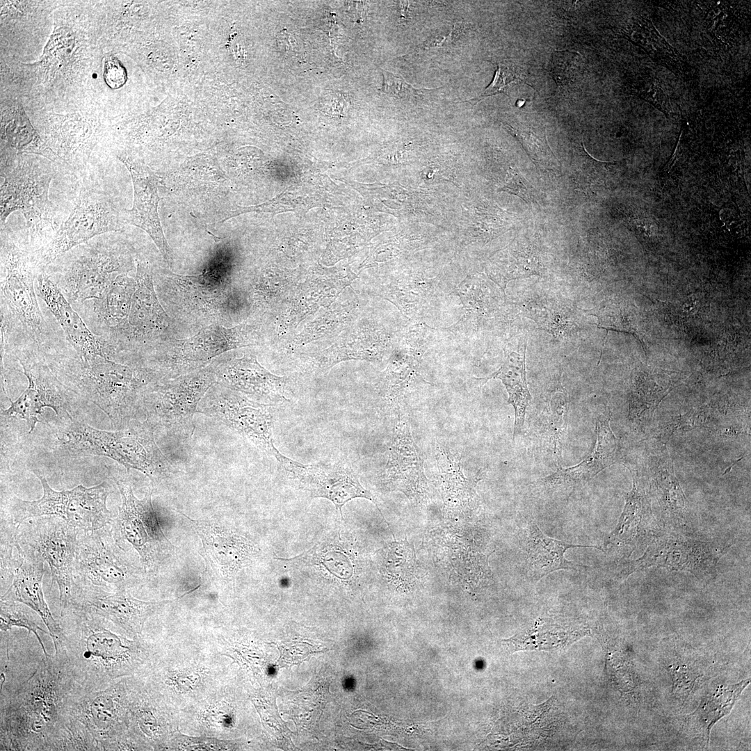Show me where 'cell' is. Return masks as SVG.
I'll list each match as a JSON object with an SVG mask.
<instances>
[{"mask_svg": "<svg viewBox=\"0 0 751 751\" xmlns=\"http://www.w3.org/2000/svg\"><path fill=\"white\" fill-rule=\"evenodd\" d=\"M63 636L54 656L78 686L106 687L133 672L144 656L143 646L119 633V628L70 602L61 610Z\"/></svg>", "mask_w": 751, "mask_h": 751, "instance_id": "6da1fadb", "label": "cell"}, {"mask_svg": "<svg viewBox=\"0 0 751 751\" xmlns=\"http://www.w3.org/2000/svg\"><path fill=\"white\" fill-rule=\"evenodd\" d=\"M75 686L54 655H44L24 681L1 692L0 750H44Z\"/></svg>", "mask_w": 751, "mask_h": 751, "instance_id": "7a4b0ae2", "label": "cell"}, {"mask_svg": "<svg viewBox=\"0 0 751 751\" xmlns=\"http://www.w3.org/2000/svg\"><path fill=\"white\" fill-rule=\"evenodd\" d=\"M155 426L146 419H132L114 432L100 430L71 419L63 444L72 453L108 457L137 469L154 484L170 476L172 466L154 439Z\"/></svg>", "mask_w": 751, "mask_h": 751, "instance_id": "3957f363", "label": "cell"}, {"mask_svg": "<svg viewBox=\"0 0 751 751\" xmlns=\"http://www.w3.org/2000/svg\"><path fill=\"white\" fill-rule=\"evenodd\" d=\"M1 226L12 212L19 211L29 230L40 234L52 226V204L49 199L54 170L49 161L29 155L18 157L15 165L1 166Z\"/></svg>", "mask_w": 751, "mask_h": 751, "instance_id": "277c9868", "label": "cell"}, {"mask_svg": "<svg viewBox=\"0 0 751 751\" xmlns=\"http://www.w3.org/2000/svg\"><path fill=\"white\" fill-rule=\"evenodd\" d=\"M216 383L211 364L177 377L162 378L145 390L142 403L147 419L155 427L188 437L193 434V417L207 391Z\"/></svg>", "mask_w": 751, "mask_h": 751, "instance_id": "5b68a950", "label": "cell"}, {"mask_svg": "<svg viewBox=\"0 0 751 751\" xmlns=\"http://www.w3.org/2000/svg\"><path fill=\"white\" fill-rule=\"evenodd\" d=\"M125 223L126 210L118 209L107 191L83 186L70 215L40 254V264H48L96 236L120 230Z\"/></svg>", "mask_w": 751, "mask_h": 751, "instance_id": "8992f818", "label": "cell"}, {"mask_svg": "<svg viewBox=\"0 0 751 751\" xmlns=\"http://www.w3.org/2000/svg\"><path fill=\"white\" fill-rule=\"evenodd\" d=\"M79 531L58 516L36 517L16 527V541L33 550L48 564L52 581L58 586L61 610L68 606L72 598Z\"/></svg>", "mask_w": 751, "mask_h": 751, "instance_id": "52a82bcc", "label": "cell"}, {"mask_svg": "<svg viewBox=\"0 0 751 751\" xmlns=\"http://www.w3.org/2000/svg\"><path fill=\"white\" fill-rule=\"evenodd\" d=\"M197 411L235 430L279 463L284 458L274 444L273 416L269 405L215 383L200 401Z\"/></svg>", "mask_w": 751, "mask_h": 751, "instance_id": "ba28073f", "label": "cell"}, {"mask_svg": "<svg viewBox=\"0 0 751 751\" xmlns=\"http://www.w3.org/2000/svg\"><path fill=\"white\" fill-rule=\"evenodd\" d=\"M122 505L114 521L113 538L120 547L127 543L139 555L145 571H153L170 552L172 546L163 532L152 502V492L142 499L134 494L131 485L116 481Z\"/></svg>", "mask_w": 751, "mask_h": 751, "instance_id": "9c48e42d", "label": "cell"}, {"mask_svg": "<svg viewBox=\"0 0 751 751\" xmlns=\"http://www.w3.org/2000/svg\"><path fill=\"white\" fill-rule=\"evenodd\" d=\"M86 389L92 401L110 417L116 427L122 428L136 414L142 403L145 387L150 380L145 373L108 358L97 357L84 363Z\"/></svg>", "mask_w": 751, "mask_h": 751, "instance_id": "30bf717a", "label": "cell"}, {"mask_svg": "<svg viewBox=\"0 0 751 751\" xmlns=\"http://www.w3.org/2000/svg\"><path fill=\"white\" fill-rule=\"evenodd\" d=\"M119 546L107 528L78 535L74 573L86 588L106 592L127 590L136 579L132 566L120 555Z\"/></svg>", "mask_w": 751, "mask_h": 751, "instance_id": "8fae6325", "label": "cell"}, {"mask_svg": "<svg viewBox=\"0 0 751 751\" xmlns=\"http://www.w3.org/2000/svg\"><path fill=\"white\" fill-rule=\"evenodd\" d=\"M1 236L2 302L25 330L37 338L43 332L44 321L34 289L32 257L4 232Z\"/></svg>", "mask_w": 751, "mask_h": 751, "instance_id": "7c38bea8", "label": "cell"}, {"mask_svg": "<svg viewBox=\"0 0 751 751\" xmlns=\"http://www.w3.org/2000/svg\"><path fill=\"white\" fill-rule=\"evenodd\" d=\"M727 546L703 542L677 533L656 537L642 557L630 560L633 572L651 566L689 572L702 581L716 576V565Z\"/></svg>", "mask_w": 751, "mask_h": 751, "instance_id": "4fadbf2b", "label": "cell"}, {"mask_svg": "<svg viewBox=\"0 0 751 751\" xmlns=\"http://www.w3.org/2000/svg\"><path fill=\"white\" fill-rule=\"evenodd\" d=\"M406 412L404 406L394 414L393 435L380 483L384 490L401 492L411 502L421 505L428 499L429 487Z\"/></svg>", "mask_w": 751, "mask_h": 751, "instance_id": "5bb4252c", "label": "cell"}, {"mask_svg": "<svg viewBox=\"0 0 751 751\" xmlns=\"http://www.w3.org/2000/svg\"><path fill=\"white\" fill-rule=\"evenodd\" d=\"M251 330L242 325L232 328L211 325L198 334L176 341L161 362L162 378H170L206 367L227 350L251 345Z\"/></svg>", "mask_w": 751, "mask_h": 751, "instance_id": "9a60e30c", "label": "cell"}, {"mask_svg": "<svg viewBox=\"0 0 751 751\" xmlns=\"http://www.w3.org/2000/svg\"><path fill=\"white\" fill-rule=\"evenodd\" d=\"M122 255L107 244L93 243L68 265L63 280V292L70 302L102 297L113 281L122 274Z\"/></svg>", "mask_w": 751, "mask_h": 751, "instance_id": "2e32d148", "label": "cell"}, {"mask_svg": "<svg viewBox=\"0 0 751 751\" xmlns=\"http://www.w3.org/2000/svg\"><path fill=\"white\" fill-rule=\"evenodd\" d=\"M124 698L120 682L95 689L76 685L69 697L68 713L85 725L102 750L106 743L122 732Z\"/></svg>", "mask_w": 751, "mask_h": 751, "instance_id": "e0dca14e", "label": "cell"}, {"mask_svg": "<svg viewBox=\"0 0 751 751\" xmlns=\"http://www.w3.org/2000/svg\"><path fill=\"white\" fill-rule=\"evenodd\" d=\"M312 497L331 501L343 519L342 506L355 498H364L374 503L380 514L374 496L360 483L355 473L344 462L305 465L284 457L280 463Z\"/></svg>", "mask_w": 751, "mask_h": 751, "instance_id": "ac0fdd59", "label": "cell"}, {"mask_svg": "<svg viewBox=\"0 0 751 751\" xmlns=\"http://www.w3.org/2000/svg\"><path fill=\"white\" fill-rule=\"evenodd\" d=\"M184 516L200 538L202 547L200 553L211 575L218 581L234 585L238 572L254 554V547L231 528Z\"/></svg>", "mask_w": 751, "mask_h": 751, "instance_id": "d6986e66", "label": "cell"}, {"mask_svg": "<svg viewBox=\"0 0 751 751\" xmlns=\"http://www.w3.org/2000/svg\"><path fill=\"white\" fill-rule=\"evenodd\" d=\"M632 490L625 497V505L614 530L606 537L604 547L628 558L637 548L651 543L656 538V525L651 510L649 492L638 470L632 471Z\"/></svg>", "mask_w": 751, "mask_h": 751, "instance_id": "ffe728a7", "label": "cell"}, {"mask_svg": "<svg viewBox=\"0 0 751 751\" xmlns=\"http://www.w3.org/2000/svg\"><path fill=\"white\" fill-rule=\"evenodd\" d=\"M72 602L111 622L128 636L142 633L145 621L162 602L147 601L134 597L127 590L106 592L80 587L72 594Z\"/></svg>", "mask_w": 751, "mask_h": 751, "instance_id": "44dd1931", "label": "cell"}, {"mask_svg": "<svg viewBox=\"0 0 751 751\" xmlns=\"http://www.w3.org/2000/svg\"><path fill=\"white\" fill-rule=\"evenodd\" d=\"M15 547L17 555L14 558L13 579L1 595V600L22 603L37 613L47 627L54 647H56L63 639V632L45 599L42 590L45 562L33 550L20 545L16 539Z\"/></svg>", "mask_w": 751, "mask_h": 751, "instance_id": "7402d4cb", "label": "cell"}, {"mask_svg": "<svg viewBox=\"0 0 751 751\" xmlns=\"http://www.w3.org/2000/svg\"><path fill=\"white\" fill-rule=\"evenodd\" d=\"M211 364L216 383L225 387L265 401L266 404L287 401L288 379L270 373L254 356L223 358Z\"/></svg>", "mask_w": 751, "mask_h": 751, "instance_id": "603a6c76", "label": "cell"}, {"mask_svg": "<svg viewBox=\"0 0 751 751\" xmlns=\"http://www.w3.org/2000/svg\"><path fill=\"white\" fill-rule=\"evenodd\" d=\"M130 172L134 184V202L126 210L127 223L145 231L152 238L167 264L171 266L172 256L163 234L158 213L159 179L145 163L131 158L117 155Z\"/></svg>", "mask_w": 751, "mask_h": 751, "instance_id": "cb8c5ba5", "label": "cell"}, {"mask_svg": "<svg viewBox=\"0 0 751 751\" xmlns=\"http://www.w3.org/2000/svg\"><path fill=\"white\" fill-rule=\"evenodd\" d=\"M45 142L58 158L73 168L88 161L100 136L97 121L80 115H53L44 126Z\"/></svg>", "mask_w": 751, "mask_h": 751, "instance_id": "d4e9b609", "label": "cell"}, {"mask_svg": "<svg viewBox=\"0 0 751 751\" xmlns=\"http://www.w3.org/2000/svg\"><path fill=\"white\" fill-rule=\"evenodd\" d=\"M518 535L524 574L531 581H538L560 570L580 567L581 565L565 558V554L570 549L594 547L601 550L599 547L573 544L550 538L533 521L527 522Z\"/></svg>", "mask_w": 751, "mask_h": 751, "instance_id": "484cf974", "label": "cell"}, {"mask_svg": "<svg viewBox=\"0 0 751 751\" xmlns=\"http://www.w3.org/2000/svg\"><path fill=\"white\" fill-rule=\"evenodd\" d=\"M37 280L39 296L59 323L83 362L97 357L108 358L104 345L90 331L56 284L44 274L39 275Z\"/></svg>", "mask_w": 751, "mask_h": 751, "instance_id": "4316f807", "label": "cell"}, {"mask_svg": "<svg viewBox=\"0 0 751 751\" xmlns=\"http://www.w3.org/2000/svg\"><path fill=\"white\" fill-rule=\"evenodd\" d=\"M596 430V445L587 458L574 466L559 468L554 474L541 479V483L550 487L581 485L602 470L617 462L620 458L619 449L610 426L609 414L597 419Z\"/></svg>", "mask_w": 751, "mask_h": 751, "instance_id": "83f0119b", "label": "cell"}, {"mask_svg": "<svg viewBox=\"0 0 751 751\" xmlns=\"http://www.w3.org/2000/svg\"><path fill=\"white\" fill-rule=\"evenodd\" d=\"M435 452L444 512L450 515L471 513L480 502L475 489L476 481L465 476L460 457L439 442H436Z\"/></svg>", "mask_w": 751, "mask_h": 751, "instance_id": "f1b7e54d", "label": "cell"}, {"mask_svg": "<svg viewBox=\"0 0 751 751\" xmlns=\"http://www.w3.org/2000/svg\"><path fill=\"white\" fill-rule=\"evenodd\" d=\"M649 466L651 485L655 489L664 525L668 528H686L690 522V510L665 446L650 457Z\"/></svg>", "mask_w": 751, "mask_h": 751, "instance_id": "f546056e", "label": "cell"}, {"mask_svg": "<svg viewBox=\"0 0 751 751\" xmlns=\"http://www.w3.org/2000/svg\"><path fill=\"white\" fill-rule=\"evenodd\" d=\"M24 373L29 380L27 389L15 401H10V406L3 411L8 417L26 420L29 427V433L33 431L39 421L38 415L45 407H49L58 415L65 412L66 402L61 390L47 373L36 372L22 364Z\"/></svg>", "mask_w": 751, "mask_h": 751, "instance_id": "4dcf8cb0", "label": "cell"}, {"mask_svg": "<svg viewBox=\"0 0 751 751\" xmlns=\"http://www.w3.org/2000/svg\"><path fill=\"white\" fill-rule=\"evenodd\" d=\"M135 280L128 323L135 333L151 336L168 325V318L156 298L150 268L147 264L138 262Z\"/></svg>", "mask_w": 751, "mask_h": 751, "instance_id": "1f68e13d", "label": "cell"}, {"mask_svg": "<svg viewBox=\"0 0 751 751\" xmlns=\"http://www.w3.org/2000/svg\"><path fill=\"white\" fill-rule=\"evenodd\" d=\"M109 486L106 482L92 487L78 485L69 490L65 519L83 532H90L106 526L111 521L106 507Z\"/></svg>", "mask_w": 751, "mask_h": 751, "instance_id": "d6a6232c", "label": "cell"}, {"mask_svg": "<svg viewBox=\"0 0 751 751\" xmlns=\"http://www.w3.org/2000/svg\"><path fill=\"white\" fill-rule=\"evenodd\" d=\"M526 342L523 339L513 348L505 349L502 366L486 378V380L500 379L506 388L508 402L515 410L514 437L521 432L526 411L531 400L526 376Z\"/></svg>", "mask_w": 751, "mask_h": 751, "instance_id": "836d02e7", "label": "cell"}, {"mask_svg": "<svg viewBox=\"0 0 751 751\" xmlns=\"http://www.w3.org/2000/svg\"><path fill=\"white\" fill-rule=\"evenodd\" d=\"M588 632L586 627L540 619L530 629L502 643L512 653L520 650H552L567 645Z\"/></svg>", "mask_w": 751, "mask_h": 751, "instance_id": "e575fe53", "label": "cell"}, {"mask_svg": "<svg viewBox=\"0 0 751 751\" xmlns=\"http://www.w3.org/2000/svg\"><path fill=\"white\" fill-rule=\"evenodd\" d=\"M409 350L404 348L391 356L380 384L382 398L394 414L405 405L406 390L419 374L422 355L417 348Z\"/></svg>", "mask_w": 751, "mask_h": 751, "instance_id": "d590c367", "label": "cell"}, {"mask_svg": "<svg viewBox=\"0 0 751 751\" xmlns=\"http://www.w3.org/2000/svg\"><path fill=\"white\" fill-rule=\"evenodd\" d=\"M1 138L20 153L40 155L56 161L58 156L31 125L19 106L8 109L1 118Z\"/></svg>", "mask_w": 751, "mask_h": 751, "instance_id": "8d00e7d4", "label": "cell"}, {"mask_svg": "<svg viewBox=\"0 0 751 751\" xmlns=\"http://www.w3.org/2000/svg\"><path fill=\"white\" fill-rule=\"evenodd\" d=\"M135 288L136 280L122 273L95 300V309L104 323L113 329L127 328Z\"/></svg>", "mask_w": 751, "mask_h": 751, "instance_id": "74e56055", "label": "cell"}, {"mask_svg": "<svg viewBox=\"0 0 751 751\" xmlns=\"http://www.w3.org/2000/svg\"><path fill=\"white\" fill-rule=\"evenodd\" d=\"M35 474L41 482L43 495L35 501H24L17 497L12 499L10 514L16 527H19L27 519L44 516L65 518L68 490L55 491L42 474L37 471H35Z\"/></svg>", "mask_w": 751, "mask_h": 751, "instance_id": "f35d334b", "label": "cell"}, {"mask_svg": "<svg viewBox=\"0 0 751 751\" xmlns=\"http://www.w3.org/2000/svg\"><path fill=\"white\" fill-rule=\"evenodd\" d=\"M44 750H99V747L85 725L67 713L47 740Z\"/></svg>", "mask_w": 751, "mask_h": 751, "instance_id": "ab89813d", "label": "cell"}, {"mask_svg": "<svg viewBox=\"0 0 751 751\" xmlns=\"http://www.w3.org/2000/svg\"><path fill=\"white\" fill-rule=\"evenodd\" d=\"M39 615L26 605L15 601H0V629L6 631L13 627L25 628L38 639L45 656H49L38 631L47 632L41 627Z\"/></svg>", "mask_w": 751, "mask_h": 751, "instance_id": "60d3db41", "label": "cell"}, {"mask_svg": "<svg viewBox=\"0 0 751 751\" xmlns=\"http://www.w3.org/2000/svg\"><path fill=\"white\" fill-rule=\"evenodd\" d=\"M510 266L503 276L499 285L505 290L507 282L512 279L521 277H529L540 275L541 262L537 252L530 245L523 244L511 255Z\"/></svg>", "mask_w": 751, "mask_h": 751, "instance_id": "b9f144b4", "label": "cell"}, {"mask_svg": "<svg viewBox=\"0 0 751 751\" xmlns=\"http://www.w3.org/2000/svg\"><path fill=\"white\" fill-rule=\"evenodd\" d=\"M510 129L514 131V134L518 138L532 160H535L537 163L547 168L551 165L552 157H554V155L542 134H538L535 129H525L524 127L519 129L512 127Z\"/></svg>", "mask_w": 751, "mask_h": 751, "instance_id": "7bdbcfd3", "label": "cell"}, {"mask_svg": "<svg viewBox=\"0 0 751 751\" xmlns=\"http://www.w3.org/2000/svg\"><path fill=\"white\" fill-rule=\"evenodd\" d=\"M348 317L349 316L344 307H338L335 309V311L330 310L318 318L317 322L312 323L298 337V339L301 338L300 341L307 342L333 332L334 328H339L341 324H345L346 318Z\"/></svg>", "mask_w": 751, "mask_h": 751, "instance_id": "ee69618b", "label": "cell"}, {"mask_svg": "<svg viewBox=\"0 0 751 751\" xmlns=\"http://www.w3.org/2000/svg\"><path fill=\"white\" fill-rule=\"evenodd\" d=\"M580 67V56L574 52L556 51L553 54L551 72L559 85L572 81L578 74Z\"/></svg>", "mask_w": 751, "mask_h": 751, "instance_id": "f6af8a7d", "label": "cell"}, {"mask_svg": "<svg viewBox=\"0 0 751 751\" xmlns=\"http://www.w3.org/2000/svg\"><path fill=\"white\" fill-rule=\"evenodd\" d=\"M501 190L519 197L527 204L536 202L535 188L525 177L515 170H510L508 177Z\"/></svg>", "mask_w": 751, "mask_h": 751, "instance_id": "bcb514c9", "label": "cell"}, {"mask_svg": "<svg viewBox=\"0 0 751 751\" xmlns=\"http://www.w3.org/2000/svg\"><path fill=\"white\" fill-rule=\"evenodd\" d=\"M383 83L380 90L388 95L404 97L407 95L417 96L424 90L417 89L407 83L401 76H396L387 70H382Z\"/></svg>", "mask_w": 751, "mask_h": 751, "instance_id": "7dc6e473", "label": "cell"}, {"mask_svg": "<svg viewBox=\"0 0 751 751\" xmlns=\"http://www.w3.org/2000/svg\"><path fill=\"white\" fill-rule=\"evenodd\" d=\"M104 69V78L109 87L118 88L124 84L127 80L126 71L117 58L112 56L107 57Z\"/></svg>", "mask_w": 751, "mask_h": 751, "instance_id": "c3c4849f", "label": "cell"}, {"mask_svg": "<svg viewBox=\"0 0 751 751\" xmlns=\"http://www.w3.org/2000/svg\"><path fill=\"white\" fill-rule=\"evenodd\" d=\"M508 79V76L506 74L503 68L499 65L492 83L485 90L483 94L481 96V98L503 92V89L510 84V83L508 82V81H507Z\"/></svg>", "mask_w": 751, "mask_h": 751, "instance_id": "681fc988", "label": "cell"}, {"mask_svg": "<svg viewBox=\"0 0 751 751\" xmlns=\"http://www.w3.org/2000/svg\"><path fill=\"white\" fill-rule=\"evenodd\" d=\"M455 25V24H454L453 26L452 29L451 30V31L447 35H445V34H444V35H438V36L430 38L429 40L426 41L424 45L422 46V47H423V48H427V49H428V48H434V47H439L441 46L445 45L449 41H451V40L453 38V35H455L453 34V33L456 31Z\"/></svg>", "mask_w": 751, "mask_h": 751, "instance_id": "f907efd6", "label": "cell"}, {"mask_svg": "<svg viewBox=\"0 0 751 751\" xmlns=\"http://www.w3.org/2000/svg\"><path fill=\"white\" fill-rule=\"evenodd\" d=\"M282 35L280 38V41H282L280 42L283 47V49L290 51L293 48L295 40L293 38L292 35L285 31L282 32Z\"/></svg>", "mask_w": 751, "mask_h": 751, "instance_id": "816d5d0a", "label": "cell"}]
</instances>
